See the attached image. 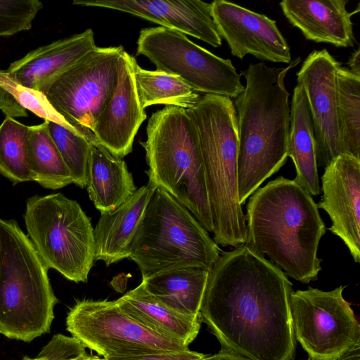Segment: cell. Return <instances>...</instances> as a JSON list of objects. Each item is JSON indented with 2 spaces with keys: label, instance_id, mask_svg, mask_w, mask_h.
Returning a JSON list of instances; mask_svg holds the SVG:
<instances>
[{
  "label": "cell",
  "instance_id": "18",
  "mask_svg": "<svg viewBox=\"0 0 360 360\" xmlns=\"http://www.w3.org/2000/svg\"><path fill=\"white\" fill-rule=\"evenodd\" d=\"M347 0H283L280 6L288 20L298 28L307 39L328 43L338 47H350L355 41Z\"/></svg>",
  "mask_w": 360,
  "mask_h": 360
},
{
  "label": "cell",
  "instance_id": "4",
  "mask_svg": "<svg viewBox=\"0 0 360 360\" xmlns=\"http://www.w3.org/2000/svg\"><path fill=\"white\" fill-rule=\"evenodd\" d=\"M187 112L198 134L213 240L224 247L245 244L246 217L238 200V132L233 102L228 97L204 94Z\"/></svg>",
  "mask_w": 360,
  "mask_h": 360
},
{
  "label": "cell",
  "instance_id": "38",
  "mask_svg": "<svg viewBox=\"0 0 360 360\" xmlns=\"http://www.w3.org/2000/svg\"><path fill=\"white\" fill-rule=\"evenodd\" d=\"M21 360H41V359L37 356H36L35 358H30L29 356H25Z\"/></svg>",
  "mask_w": 360,
  "mask_h": 360
},
{
  "label": "cell",
  "instance_id": "3",
  "mask_svg": "<svg viewBox=\"0 0 360 360\" xmlns=\"http://www.w3.org/2000/svg\"><path fill=\"white\" fill-rule=\"evenodd\" d=\"M300 61L299 56L281 68H271L263 62L250 63L241 72L245 86L233 103L238 132L237 174L241 206L286 162L290 109L285 78Z\"/></svg>",
  "mask_w": 360,
  "mask_h": 360
},
{
  "label": "cell",
  "instance_id": "7",
  "mask_svg": "<svg viewBox=\"0 0 360 360\" xmlns=\"http://www.w3.org/2000/svg\"><path fill=\"white\" fill-rule=\"evenodd\" d=\"M129 257L142 279L184 267L210 270L221 250L193 214L158 187L151 196L130 245Z\"/></svg>",
  "mask_w": 360,
  "mask_h": 360
},
{
  "label": "cell",
  "instance_id": "27",
  "mask_svg": "<svg viewBox=\"0 0 360 360\" xmlns=\"http://www.w3.org/2000/svg\"><path fill=\"white\" fill-rule=\"evenodd\" d=\"M337 116L341 154L360 159V77L342 66L337 75Z\"/></svg>",
  "mask_w": 360,
  "mask_h": 360
},
{
  "label": "cell",
  "instance_id": "9",
  "mask_svg": "<svg viewBox=\"0 0 360 360\" xmlns=\"http://www.w3.org/2000/svg\"><path fill=\"white\" fill-rule=\"evenodd\" d=\"M122 46L98 47L37 88L64 120L90 142L93 129L118 82Z\"/></svg>",
  "mask_w": 360,
  "mask_h": 360
},
{
  "label": "cell",
  "instance_id": "6",
  "mask_svg": "<svg viewBox=\"0 0 360 360\" xmlns=\"http://www.w3.org/2000/svg\"><path fill=\"white\" fill-rule=\"evenodd\" d=\"M0 334L31 342L49 332L58 300L44 263L13 219H0Z\"/></svg>",
  "mask_w": 360,
  "mask_h": 360
},
{
  "label": "cell",
  "instance_id": "20",
  "mask_svg": "<svg viewBox=\"0 0 360 360\" xmlns=\"http://www.w3.org/2000/svg\"><path fill=\"white\" fill-rule=\"evenodd\" d=\"M96 47L94 32L87 29L30 51L11 63L6 72L20 84L37 90Z\"/></svg>",
  "mask_w": 360,
  "mask_h": 360
},
{
  "label": "cell",
  "instance_id": "12",
  "mask_svg": "<svg viewBox=\"0 0 360 360\" xmlns=\"http://www.w3.org/2000/svg\"><path fill=\"white\" fill-rule=\"evenodd\" d=\"M344 288L309 287L291 293L295 336L313 360H337L360 343L359 323L343 297Z\"/></svg>",
  "mask_w": 360,
  "mask_h": 360
},
{
  "label": "cell",
  "instance_id": "34",
  "mask_svg": "<svg viewBox=\"0 0 360 360\" xmlns=\"http://www.w3.org/2000/svg\"><path fill=\"white\" fill-rule=\"evenodd\" d=\"M0 110L13 118L27 117V110L21 107L13 97L0 86Z\"/></svg>",
  "mask_w": 360,
  "mask_h": 360
},
{
  "label": "cell",
  "instance_id": "24",
  "mask_svg": "<svg viewBox=\"0 0 360 360\" xmlns=\"http://www.w3.org/2000/svg\"><path fill=\"white\" fill-rule=\"evenodd\" d=\"M209 270L197 267L172 269L143 278L141 283L153 297L171 309L200 317Z\"/></svg>",
  "mask_w": 360,
  "mask_h": 360
},
{
  "label": "cell",
  "instance_id": "2",
  "mask_svg": "<svg viewBox=\"0 0 360 360\" xmlns=\"http://www.w3.org/2000/svg\"><path fill=\"white\" fill-rule=\"evenodd\" d=\"M245 217V245L296 281L317 279L322 262L318 247L326 228L317 204L295 179L278 176L256 190Z\"/></svg>",
  "mask_w": 360,
  "mask_h": 360
},
{
  "label": "cell",
  "instance_id": "17",
  "mask_svg": "<svg viewBox=\"0 0 360 360\" xmlns=\"http://www.w3.org/2000/svg\"><path fill=\"white\" fill-rule=\"evenodd\" d=\"M134 59L123 51L120 58L117 87L98 117L93 129L98 143L120 158L132 151L135 136L147 117L136 90Z\"/></svg>",
  "mask_w": 360,
  "mask_h": 360
},
{
  "label": "cell",
  "instance_id": "15",
  "mask_svg": "<svg viewBox=\"0 0 360 360\" xmlns=\"http://www.w3.org/2000/svg\"><path fill=\"white\" fill-rule=\"evenodd\" d=\"M323 195L317 204L332 224L328 230L346 245L354 261L360 262V159L341 154L321 176Z\"/></svg>",
  "mask_w": 360,
  "mask_h": 360
},
{
  "label": "cell",
  "instance_id": "33",
  "mask_svg": "<svg viewBox=\"0 0 360 360\" xmlns=\"http://www.w3.org/2000/svg\"><path fill=\"white\" fill-rule=\"evenodd\" d=\"M207 355L191 351L160 352L156 353L103 358L105 360H202Z\"/></svg>",
  "mask_w": 360,
  "mask_h": 360
},
{
  "label": "cell",
  "instance_id": "1",
  "mask_svg": "<svg viewBox=\"0 0 360 360\" xmlns=\"http://www.w3.org/2000/svg\"><path fill=\"white\" fill-rule=\"evenodd\" d=\"M292 283L245 244L222 252L209 271L200 319L224 349L248 360H291Z\"/></svg>",
  "mask_w": 360,
  "mask_h": 360
},
{
  "label": "cell",
  "instance_id": "16",
  "mask_svg": "<svg viewBox=\"0 0 360 360\" xmlns=\"http://www.w3.org/2000/svg\"><path fill=\"white\" fill-rule=\"evenodd\" d=\"M72 4L127 13L215 48L222 43L212 15L211 4L200 0H75Z\"/></svg>",
  "mask_w": 360,
  "mask_h": 360
},
{
  "label": "cell",
  "instance_id": "19",
  "mask_svg": "<svg viewBox=\"0 0 360 360\" xmlns=\"http://www.w3.org/2000/svg\"><path fill=\"white\" fill-rule=\"evenodd\" d=\"M157 188L148 181L116 210L101 214L94 229L95 260L109 266L129 257L132 238Z\"/></svg>",
  "mask_w": 360,
  "mask_h": 360
},
{
  "label": "cell",
  "instance_id": "8",
  "mask_svg": "<svg viewBox=\"0 0 360 360\" xmlns=\"http://www.w3.org/2000/svg\"><path fill=\"white\" fill-rule=\"evenodd\" d=\"M27 236L49 269L75 283L88 281L95 261L94 229L80 205L61 193L27 200Z\"/></svg>",
  "mask_w": 360,
  "mask_h": 360
},
{
  "label": "cell",
  "instance_id": "36",
  "mask_svg": "<svg viewBox=\"0 0 360 360\" xmlns=\"http://www.w3.org/2000/svg\"><path fill=\"white\" fill-rule=\"evenodd\" d=\"M360 49L358 48L352 53L349 61V70L354 75L360 77Z\"/></svg>",
  "mask_w": 360,
  "mask_h": 360
},
{
  "label": "cell",
  "instance_id": "11",
  "mask_svg": "<svg viewBox=\"0 0 360 360\" xmlns=\"http://www.w3.org/2000/svg\"><path fill=\"white\" fill-rule=\"evenodd\" d=\"M66 326L73 338L103 358L188 349L136 322L117 300H78L68 313Z\"/></svg>",
  "mask_w": 360,
  "mask_h": 360
},
{
  "label": "cell",
  "instance_id": "31",
  "mask_svg": "<svg viewBox=\"0 0 360 360\" xmlns=\"http://www.w3.org/2000/svg\"><path fill=\"white\" fill-rule=\"evenodd\" d=\"M43 6L39 0H0V37L30 30Z\"/></svg>",
  "mask_w": 360,
  "mask_h": 360
},
{
  "label": "cell",
  "instance_id": "30",
  "mask_svg": "<svg viewBox=\"0 0 360 360\" xmlns=\"http://www.w3.org/2000/svg\"><path fill=\"white\" fill-rule=\"evenodd\" d=\"M0 86L26 110L31 111L44 121L58 124L80 134L56 111L42 92L20 84L14 81L6 71L1 70H0Z\"/></svg>",
  "mask_w": 360,
  "mask_h": 360
},
{
  "label": "cell",
  "instance_id": "14",
  "mask_svg": "<svg viewBox=\"0 0 360 360\" xmlns=\"http://www.w3.org/2000/svg\"><path fill=\"white\" fill-rule=\"evenodd\" d=\"M211 11L233 56L243 59L251 54L262 60L286 64L292 60L290 47L275 20L225 0L212 1Z\"/></svg>",
  "mask_w": 360,
  "mask_h": 360
},
{
  "label": "cell",
  "instance_id": "22",
  "mask_svg": "<svg viewBox=\"0 0 360 360\" xmlns=\"http://www.w3.org/2000/svg\"><path fill=\"white\" fill-rule=\"evenodd\" d=\"M117 301L122 309L139 323L186 346L196 338L200 328V317L171 309L151 295L142 283Z\"/></svg>",
  "mask_w": 360,
  "mask_h": 360
},
{
  "label": "cell",
  "instance_id": "35",
  "mask_svg": "<svg viewBox=\"0 0 360 360\" xmlns=\"http://www.w3.org/2000/svg\"><path fill=\"white\" fill-rule=\"evenodd\" d=\"M202 360H248L229 350L223 349L217 354L212 356H207Z\"/></svg>",
  "mask_w": 360,
  "mask_h": 360
},
{
  "label": "cell",
  "instance_id": "23",
  "mask_svg": "<svg viewBox=\"0 0 360 360\" xmlns=\"http://www.w3.org/2000/svg\"><path fill=\"white\" fill-rule=\"evenodd\" d=\"M288 157L295 165V181L311 196L319 195L313 122L307 96L298 84L294 88L290 110Z\"/></svg>",
  "mask_w": 360,
  "mask_h": 360
},
{
  "label": "cell",
  "instance_id": "13",
  "mask_svg": "<svg viewBox=\"0 0 360 360\" xmlns=\"http://www.w3.org/2000/svg\"><path fill=\"white\" fill-rule=\"evenodd\" d=\"M341 63L327 49L314 50L297 72L310 108L317 165L326 167L341 155L337 116V75Z\"/></svg>",
  "mask_w": 360,
  "mask_h": 360
},
{
  "label": "cell",
  "instance_id": "37",
  "mask_svg": "<svg viewBox=\"0 0 360 360\" xmlns=\"http://www.w3.org/2000/svg\"><path fill=\"white\" fill-rule=\"evenodd\" d=\"M359 345L345 352L337 360H359Z\"/></svg>",
  "mask_w": 360,
  "mask_h": 360
},
{
  "label": "cell",
  "instance_id": "25",
  "mask_svg": "<svg viewBox=\"0 0 360 360\" xmlns=\"http://www.w3.org/2000/svg\"><path fill=\"white\" fill-rule=\"evenodd\" d=\"M27 163L32 181L51 190L73 184L66 167L48 129L47 122L29 126Z\"/></svg>",
  "mask_w": 360,
  "mask_h": 360
},
{
  "label": "cell",
  "instance_id": "28",
  "mask_svg": "<svg viewBox=\"0 0 360 360\" xmlns=\"http://www.w3.org/2000/svg\"><path fill=\"white\" fill-rule=\"evenodd\" d=\"M29 126L6 116L0 124V174L13 185L32 181L27 163Z\"/></svg>",
  "mask_w": 360,
  "mask_h": 360
},
{
  "label": "cell",
  "instance_id": "26",
  "mask_svg": "<svg viewBox=\"0 0 360 360\" xmlns=\"http://www.w3.org/2000/svg\"><path fill=\"white\" fill-rule=\"evenodd\" d=\"M136 90L143 109L155 104H164L190 109L201 96L179 77L160 71L141 68L133 63Z\"/></svg>",
  "mask_w": 360,
  "mask_h": 360
},
{
  "label": "cell",
  "instance_id": "21",
  "mask_svg": "<svg viewBox=\"0 0 360 360\" xmlns=\"http://www.w3.org/2000/svg\"><path fill=\"white\" fill-rule=\"evenodd\" d=\"M86 187L101 214L116 210L137 189L126 162L111 154L97 140L91 142Z\"/></svg>",
  "mask_w": 360,
  "mask_h": 360
},
{
  "label": "cell",
  "instance_id": "39",
  "mask_svg": "<svg viewBox=\"0 0 360 360\" xmlns=\"http://www.w3.org/2000/svg\"><path fill=\"white\" fill-rule=\"evenodd\" d=\"M1 260H2V248H1V236H0V270H1Z\"/></svg>",
  "mask_w": 360,
  "mask_h": 360
},
{
  "label": "cell",
  "instance_id": "29",
  "mask_svg": "<svg viewBox=\"0 0 360 360\" xmlns=\"http://www.w3.org/2000/svg\"><path fill=\"white\" fill-rule=\"evenodd\" d=\"M46 122L50 135L72 176L73 184L80 188L86 187L91 142L84 136L58 124Z\"/></svg>",
  "mask_w": 360,
  "mask_h": 360
},
{
  "label": "cell",
  "instance_id": "10",
  "mask_svg": "<svg viewBox=\"0 0 360 360\" xmlns=\"http://www.w3.org/2000/svg\"><path fill=\"white\" fill-rule=\"evenodd\" d=\"M136 55L153 63L157 71L179 77L195 92L236 98L244 89L232 62L214 55L185 34L163 27L140 31Z\"/></svg>",
  "mask_w": 360,
  "mask_h": 360
},
{
  "label": "cell",
  "instance_id": "5",
  "mask_svg": "<svg viewBox=\"0 0 360 360\" xmlns=\"http://www.w3.org/2000/svg\"><path fill=\"white\" fill-rule=\"evenodd\" d=\"M148 181L184 205L207 231H213L204 163L196 126L183 108L166 105L146 127Z\"/></svg>",
  "mask_w": 360,
  "mask_h": 360
},
{
  "label": "cell",
  "instance_id": "32",
  "mask_svg": "<svg viewBox=\"0 0 360 360\" xmlns=\"http://www.w3.org/2000/svg\"><path fill=\"white\" fill-rule=\"evenodd\" d=\"M85 348L80 341L72 336L56 334L37 356L41 360H105L98 356L87 354Z\"/></svg>",
  "mask_w": 360,
  "mask_h": 360
}]
</instances>
